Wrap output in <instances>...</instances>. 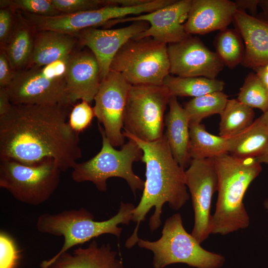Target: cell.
Instances as JSON below:
<instances>
[{"instance_id": "obj_22", "label": "cell", "mask_w": 268, "mask_h": 268, "mask_svg": "<svg viewBox=\"0 0 268 268\" xmlns=\"http://www.w3.org/2000/svg\"><path fill=\"white\" fill-rule=\"evenodd\" d=\"M168 105L169 111L165 117L166 131L164 135L174 158L185 169L191 159L189 155L190 120L177 97L171 96Z\"/></svg>"}, {"instance_id": "obj_28", "label": "cell", "mask_w": 268, "mask_h": 268, "mask_svg": "<svg viewBox=\"0 0 268 268\" xmlns=\"http://www.w3.org/2000/svg\"><path fill=\"white\" fill-rule=\"evenodd\" d=\"M237 29L225 28L219 31L214 40L216 53L224 66L233 68L242 64L245 46Z\"/></svg>"}, {"instance_id": "obj_20", "label": "cell", "mask_w": 268, "mask_h": 268, "mask_svg": "<svg viewBox=\"0 0 268 268\" xmlns=\"http://www.w3.org/2000/svg\"><path fill=\"white\" fill-rule=\"evenodd\" d=\"M245 44L241 64L254 68L268 63V23L237 9L233 20Z\"/></svg>"}, {"instance_id": "obj_21", "label": "cell", "mask_w": 268, "mask_h": 268, "mask_svg": "<svg viewBox=\"0 0 268 268\" xmlns=\"http://www.w3.org/2000/svg\"><path fill=\"white\" fill-rule=\"evenodd\" d=\"M79 45L75 35L52 30L36 31L28 67H43L68 57Z\"/></svg>"}, {"instance_id": "obj_13", "label": "cell", "mask_w": 268, "mask_h": 268, "mask_svg": "<svg viewBox=\"0 0 268 268\" xmlns=\"http://www.w3.org/2000/svg\"><path fill=\"white\" fill-rule=\"evenodd\" d=\"M131 84L120 73L110 70L100 82L94 100L95 117L101 124L105 135L114 146L124 144L122 132Z\"/></svg>"}, {"instance_id": "obj_39", "label": "cell", "mask_w": 268, "mask_h": 268, "mask_svg": "<svg viewBox=\"0 0 268 268\" xmlns=\"http://www.w3.org/2000/svg\"><path fill=\"white\" fill-rule=\"evenodd\" d=\"M253 69L268 91V63Z\"/></svg>"}, {"instance_id": "obj_40", "label": "cell", "mask_w": 268, "mask_h": 268, "mask_svg": "<svg viewBox=\"0 0 268 268\" xmlns=\"http://www.w3.org/2000/svg\"><path fill=\"white\" fill-rule=\"evenodd\" d=\"M259 6L263 10L265 17V19L263 20L268 23V0H260Z\"/></svg>"}, {"instance_id": "obj_36", "label": "cell", "mask_w": 268, "mask_h": 268, "mask_svg": "<svg viewBox=\"0 0 268 268\" xmlns=\"http://www.w3.org/2000/svg\"><path fill=\"white\" fill-rule=\"evenodd\" d=\"M16 71L12 67L4 50L0 52V88H6L13 79Z\"/></svg>"}, {"instance_id": "obj_9", "label": "cell", "mask_w": 268, "mask_h": 268, "mask_svg": "<svg viewBox=\"0 0 268 268\" xmlns=\"http://www.w3.org/2000/svg\"><path fill=\"white\" fill-rule=\"evenodd\" d=\"M69 57L43 67H28L16 71L6 87L11 103L72 105L66 91V74Z\"/></svg>"}, {"instance_id": "obj_15", "label": "cell", "mask_w": 268, "mask_h": 268, "mask_svg": "<svg viewBox=\"0 0 268 268\" xmlns=\"http://www.w3.org/2000/svg\"><path fill=\"white\" fill-rule=\"evenodd\" d=\"M192 0H175L154 11L115 19L106 25L125 22L146 21L150 25L148 28L134 38L151 37L166 44L180 42L191 36L186 32L184 22L188 18Z\"/></svg>"}, {"instance_id": "obj_8", "label": "cell", "mask_w": 268, "mask_h": 268, "mask_svg": "<svg viewBox=\"0 0 268 268\" xmlns=\"http://www.w3.org/2000/svg\"><path fill=\"white\" fill-rule=\"evenodd\" d=\"M61 172L51 159L27 165L0 158V187L21 202L37 205L47 201L56 191Z\"/></svg>"}, {"instance_id": "obj_11", "label": "cell", "mask_w": 268, "mask_h": 268, "mask_svg": "<svg viewBox=\"0 0 268 268\" xmlns=\"http://www.w3.org/2000/svg\"><path fill=\"white\" fill-rule=\"evenodd\" d=\"M163 0H148L142 4L124 7L107 5L99 9L70 14H61L44 17L24 12V16L36 31L52 30L75 35L84 29L106 25L110 21L130 14L140 15L154 11L165 6Z\"/></svg>"}, {"instance_id": "obj_37", "label": "cell", "mask_w": 268, "mask_h": 268, "mask_svg": "<svg viewBox=\"0 0 268 268\" xmlns=\"http://www.w3.org/2000/svg\"><path fill=\"white\" fill-rule=\"evenodd\" d=\"M11 104L7 88H0V116L8 111Z\"/></svg>"}, {"instance_id": "obj_1", "label": "cell", "mask_w": 268, "mask_h": 268, "mask_svg": "<svg viewBox=\"0 0 268 268\" xmlns=\"http://www.w3.org/2000/svg\"><path fill=\"white\" fill-rule=\"evenodd\" d=\"M71 106L12 104L0 116V158L27 165L51 159L61 171L72 169L82 152L67 121Z\"/></svg>"}, {"instance_id": "obj_32", "label": "cell", "mask_w": 268, "mask_h": 268, "mask_svg": "<svg viewBox=\"0 0 268 268\" xmlns=\"http://www.w3.org/2000/svg\"><path fill=\"white\" fill-rule=\"evenodd\" d=\"M94 117L93 108L88 102L82 101L73 105L68 116V123L72 129L79 134L90 126Z\"/></svg>"}, {"instance_id": "obj_29", "label": "cell", "mask_w": 268, "mask_h": 268, "mask_svg": "<svg viewBox=\"0 0 268 268\" xmlns=\"http://www.w3.org/2000/svg\"><path fill=\"white\" fill-rule=\"evenodd\" d=\"M228 96L222 91L214 92L193 98L184 107L190 123L200 124L210 116L223 112L228 101Z\"/></svg>"}, {"instance_id": "obj_27", "label": "cell", "mask_w": 268, "mask_h": 268, "mask_svg": "<svg viewBox=\"0 0 268 268\" xmlns=\"http://www.w3.org/2000/svg\"><path fill=\"white\" fill-rule=\"evenodd\" d=\"M220 115L219 135L226 138L239 134L255 121L253 109L235 99L228 100Z\"/></svg>"}, {"instance_id": "obj_23", "label": "cell", "mask_w": 268, "mask_h": 268, "mask_svg": "<svg viewBox=\"0 0 268 268\" xmlns=\"http://www.w3.org/2000/svg\"><path fill=\"white\" fill-rule=\"evenodd\" d=\"M15 20L11 35L3 50L15 71L26 68L34 47L36 30L21 13L16 10Z\"/></svg>"}, {"instance_id": "obj_19", "label": "cell", "mask_w": 268, "mask_h": 268, "mask_svg": "<svg viewBox=\"0 0 268 268\" xmlns=\"http://www.w3.org/2000/svg\"><path fill=\"white\" fill-rule=\"evenodd\" d=\"M40 268H125L109 243L99 245L93 239L86 248L78 247L43 261Z\"/></svg>"}, {"instance_id": "obj_16", "label": "cell", "mask_w": 268, "mask_h": 268, "mask_svg": "<svg viewBox=\"0 0 268 268\" xmlns=\"http://www.w3.org/2000/svg\"><path fill=\"white\" fill-rule=\"evenodd\" d=\"M149 27L148 22L138 21L115 29L89 28L81 30L75 36L79 46L87 47L96 57L102 80L109 72L112 62L122 47Z\"/></svg>"}, {"instance_id": "obj_10", "label": "cell", "mask_w": 268, "mask_h": 268, "mask_svg": "<svg viewBox=\"0 0 268 268\" xmlns=\"http://www.w3.org/2000/svg\"><path fill=\"white\" fill-rule=\"evenodd\" d=\"M164 85H132L125 111V132L147 142L163 135L164 115L171 97Z\"/></svg>"}, {"instance_id": "obj_4", "label": "cell", "mask_w": 268, "mask_h": 268, "mask_svg": "<svg viewBox=\"0 0 268 268\" xmlns=\"http://www.w3.org/2000/svg\"><path fill=\"white\" fill-rule=\"evenodd\" d=\"M134 207L132 203L121 201L118 213L101 221H95L94 215L83 207L55 214L43 213L38 218L36 228L41 233L64 237L63 247L53 257H57L76 245L103 234H111L120 238L122 228L118 225L128 224L132 220Z\"/></svg>"}, {"instance_id": "obj_43", "label": "cell", "mask_w": 268, "mask_h": 268, "mask_svg": "<svg viewBox=\"0 0 268 268\" xmlns=\"http://www.w3.org/2000/svg\"><path fill=\"white\" fill-rule=\"evenodd\" d=\"M264 206L267 212H268V198L264 202Z\"/></svg>"}, {"instance_id": "obj_35", "label": "cell", "mask_w": 268, "mask_h": 268, "mask_svg": "<svg viewBox=\"0 0 268 268\" xmlns=\"http://www.w3.org/2000/svg\"><path fill=\"white\" fill-rule=\"evenodd\" d=\"M15 11L9 7L0 9V45L3 50L11 35L15 20Z\"/></svg>"}, {"instance_id": "obj_42", "label": "cell", "mask_w": 268, "mask_h": 268, "mask_svg": "<svg viewBox=\"0 0 268 268\" xmlns=\"http://www.w3.org/2000/svg\"><path fill=\"white\" fill-rule=\"evenodd\" d=\"M260 117L268 128V111L263 113Z\"/></svg>"}, {"instance_id": "obj_2", "label": "cell", "mask_w": 268, "mask_h": 268, "mask_svg": "<svg viewBox=\"0 0 268 268\" xmlns=\"http://www.w3.org/2000/svg\"><path fill=\"white\" fill-rule=\"evenodd\" d=\"M124 136L136 142L142 151L141 161L146 165V180L138 204L133 211L132 221L136 226L127 240L125 246L130 249L137 243L138 227L152 207L153 214L149 221L151 231L158 228L164 203L173 210L181 208L189 200L185 181V169L174 158L164 134L158 139L147 142L140 140L126 132Z\"/></svg>"}, {"instance_id": "obj_31", "label": "cell", "mask_w": 268, "mask_h": 268, "mask_svg": "<svg viewBox=\"0 0 268 268\" xmlns=\"http://www.w3.org/2000/svg\"><path fill=\"white\" fill-rule=\"evenodd\" d=\"M0 8L9 7L15 11L44 17H54L62 14L51 0H0Z\"/></svg>"}, {"instance_id": "obj_25", "label": "cell", "mask_w": 268, "mask_h": 268, "mask_svg": "<svg viewBox=\"0 0 268 268\" xmlns=\"http://www.w3.org/2000/svg\"><path fill=\"white\" fill-rule=\"evenodd\" d=\"M189 155L191 159L215 158L228 153L230 138L213 135L203 125L190 123Z\"/></svg>"}, {"instance_id": "obj_17", "label": "cell", "mask_w": 268, "mask_h": 268, "mask_svg": "<svg viewBox=\"0 0 268 268\" xmlns=\"http://www.w3.org/2000/svg\"><path fill=\"white\" fill-rule=\"evenodd\" d=\"M66 91L72 105L79 100L91 102L101 78L98 62L89 50L75 51L69 57L66 74Z\"/></svg>"}, {"instance_id": "obj_3", "label": "cell", "mask_w": 268, "mask_h": 268, "mask_svg": "<svg viewBox=\"0 0 268 268\" xmlns=\"http://www.w3.org/2000/svg\"><path fill=\"white\" fill-rule=\"evenodd\" d=\"M215 160L218 195L211 234L225 235L249 226L250 217L243 199L262 167L255 158H237L229 153L217 156Z\"/></svg>"}, {"instance_id": "obj_38", "label": "cell", "mask_w": 268, "mask_h": 268, "mask_svg": "<svg viewBox=\"0 0 268 268\" xmlns=\"http://www.w3.org/2000/svg\"><path fill=\"white\" fill-rule=\"evenodd\" d=\"M237 9L244 11L245 9H248L253 14L257 12L258 6L259 5V0H236L235 1Z\"/></svg>"}, {"instance_id": "obj_18", "label": "cell", "mask_w": 268, "mask_h": 268, "mask_svg": "<svg viewBox=\"0 0 268 268\" xmlns=\"http://www.w3.org/2000/svg\"><path fill=\"white\" fill-rule=\"evenodd\" d=\"M237 9L231 0H192L184 23L185 31L191 35L223 30L233 21Z\"/></svg>"}, {"instance_id": "obj_12", "label": "cell", "mask_w": 268, "mask_h": 268, "mask_svg": "<svg viewBox=\"0 0 268 268\" xmlns=\"http://www.w3.org/2000/svg\"><path fill=\"white\" fill-rule=\"evenodd\" d=\"M185 175L194 211L191 234L201 244L211 234V200L218 186L215 158L192 159Z\"/></svg>"}, {"instance_id": "obj_26", "label": "cell", "mask_w": 268, "mask_h": 268, "mask_svg": "<svg viewBox=\"0 0 268 268\" xmlns=\"http://www.w3.org/2000/svg\"><path fill=\"white\" fill-rule=\"evenodd\" d=\"M163 85L167 87L171 96L195 98L222 91L225 83L220 80L204 77H182L169 74L165 78Z\"/></svg>"}, {"instance_id": "obj_34", "label": "cell", "mask_w": 268, "mask_h": 268, "mask_svg": "<svg viewBox=\"0 0 268 268\" xmlns=\"http://www.w3.org/2000/svg\"><path fill=\"white\" fill-rule=\"evenodd\" d=\"M19 253L13 240L3 232L0 234V268H15Z\"/></svg>"}, {"instance_id": "obj_41", "label": "cell", "mask_w": 268, "mask_h": 268, "mask_svg": "<svg viewBox=\"0 0 268 268\" xmlns=\"http://www.w3.org/2000/svg\"><path fill=\"white\" fill-rule=\"evenodd\" d=\"M257 160L260 163L268 165V150L263 155L256 158Z\"/></svg>"}, {"instance_id": "obj_14", "label": "cell", "mask_w": 268, "mask_h": 268, "mask_svg": "<svg viewBox=\"0 0 268 268\" xmlns=\"http://www.w3.org/2000/svg\"><path fill=\"white\" fill-rule=\"evenodd\" d=\"M167 51L170 73L177 76L215 79L224 66L215 52L191 35L180 42L168 44Z\"/></svg>"}, {"instance_id": "obj_30", "label": "cell", "mask_w": 268, "mask_h": 268, "mask_svg": "<svg viewBox=\"0 0 268 268\" xmlns=\"http://www.w3.org/2000/svg\"><path fill=\"white\" fill-rule=\"evenodd\" d=\"M237 99L252 109L261 110L263 113L268 111V91L255 72L245 78Z\"/></svg>"}, {"instance_id": "obj_33", "label": "cell", "mask_w": 268, "mask_h": 268, "mask_svg": "<svg viewBox=\"0 0 268 268\" xmlns=\"http://www.w3.org/2000/svg\"><path fill=\"white\" fill-rule=\"evenodd\" d=\"M55 7L62 14H70L95 10L106 6L105 0H51Z\"/></svg>"}, {"instance_id": "obj_24", "label": "cell", "mask_w": 268, "mask_h": 268, "mask_svg": "<svg viewBox=\"0 0 268 268\" xmlns=\"http://www.w3.org/2000/svg\"><path fill=\"white\" fill-rule=\"evenodd\" d=\"M228 153L237 158H257L268 150V128L260 117L239 134L229 137Z\"/></svg>"}, {"instance_id": "obj_7", "label": "cell", "mask_w": 268, "mask_h": 268, "mask_svg": "<svg viewBox=\"0 0 268 268\" xmlns=\"http://www.w3.org/2000/svg\"><path fill=\"white\" fill-rule=\"evenodd\" d=\"M167 45L151 37L132 38L119 50L110 70L120 73L132 85H163L170 74Z\"/></svg>"}, {"instance_id": "obj_6", "label": "cell", "mask_w": 268, "mask_h": 268, "mask_svg": "<svg viewBox=\"0 0 268 268\" xmlns=\"http://www.w3.org/2000/svg\"><path fill=\"white\" fill-rule=\"evenodd\" d=\"M137 244L139 247L152 252L154 268H164L175 263L186 264L197 268H219L224 262L222 255L203 249L187 232L178 213L166 219L162 236L158 240L149 241L139 238Z\"/></svg>"}, {"instance_id": "obj_5", "label": "cell", "mask_w": 268, "mask_h": 268, "mask_svg": "<svg viewBox=\"0 0 268 268\" xmlns=\"http://www.w3.org/2000/svg\"><path fill=\"white\" fill-rule=\"evenodd\" d=\"M102 136L100 151L90 159L76 163L72 168L71 178L76 183L89 181L101 192L107 190V180L112 177L124 179L135 195L137 190H143L145 181L135 175L132 168L134 162L141 160L143 152L133 140L117 150L107 138L103 128L98 124Z\"/></svg>"}]
</instances>
